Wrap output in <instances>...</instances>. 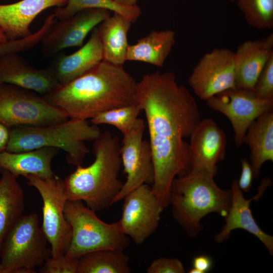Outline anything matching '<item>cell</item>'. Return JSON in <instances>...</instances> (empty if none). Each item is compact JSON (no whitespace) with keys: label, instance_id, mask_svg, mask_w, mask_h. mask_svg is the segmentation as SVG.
Wrapping results in <instances>:
<instances>
[{"label":"cell","instance_id":"cell-22","mask_svg":"<svg viewBox=\"0 0 273 273\" xmlns=\"http://www.w3.org/2000/svg\"><path fill=\"white\" fill-rule=\"evenodd\" d=\"M244 143L250 150L254 178L260 175L262 165L273 161V109L257 117L248 127Z\"/></svg>","mask_w":273,"mask_h":273},{"label":"cell","instance_id":"cell-25","mask_svg":"<svg viewBox=\"0 0 273 273\" xmlns=\"http://www.w3.org/2000/svg\"><path fill=\"white\" fill-rule=\"evenodd\" d=\"M175 33L170 29L152 30L135 44L128 45L126 60L140 61L162 67L175 43Z\"/></svg>","mask_w":273,"mask_h":273},{"label":"cell","instance_id":"cell-6","mask_svg":"<svg viewBox=\"0 0 273 273\" xmlns=\"http://www.w3.org/2000/svg\"><path fill=\"white\" fill-rule=\"evenodd\" d=\"M95 212L81 200H67L64 215L71 227L72 234L66 256L79 258L98 250H124L128 246L129 238L121 232L118 222L106 223Z\"/></svg>","mask_w":273,"mask_h":273},{"label":"cell","instance_id":"cell-11","mask_svg":"<svg viewBox=\"0 0 273 273\" xmlns=\"http://www.w3.org/2000/svg\"><path fill=\"white\" fill-rule=\"evenodd\" d=\"M122 216L117 221L121 232L140 245L158 228L164 209L149 185L143 184L123 199Z\"/></svg>","mask_w":273,"mask_h":273},{"label":"cell","instance_id":"cell-4","mask_svg":"<svg viewBox=\"0 0 273 273\" xmlns=\"http://www.w3.org/2000/svg\"><path fill=\"white\" fill-rule=\"evenodd\" d=\"M213 175L189 171L174 178L170 189L169 205L174 218L192 237L202 229L201 219L212 212L225 217L231 203V190L220 189Z\"/></svg>","mask_w":273,"mask_h":273},{"label":"cell","instance_id":"cell-30","mask_svg":"<svg viewBox=\"0 0 273 273\" xmlns=\"http://www.w3.org/2000/svg\"><path fill=\"white\" fill-rule=\"evenodd\" d=\"M50 28V24L44 22L34 33L26 38L0 42V57L10 53H19L32 49L40 43Z\"/></svg>","mask_w":273,"mask_h":273},{"label":"cell","instance_id":"cell-38","mask_svg":"<svg viewBox=\"0 0 273 273\" xmlns=\"http://www.w3.org/2000/svg\"><path fill=\"white\" fill-rule=\"evenodd\" d=\"M8 39L5 34L4 31L0 27V42H4L8 41Z\"/></svg>","mask_w":273,"mask_h":273},{"label":"cell","instance_id":"cell-33","mask_svg":"<svg viewBox=\"0 0 273 273\" xmlns=\"http://www.w3.org/2000/svg\"><path fill=\"white\" fill-rule=\"evenodd\" d=\"M147 273H184L181 262L176 258L160 257L155 259L148 266Z\"/></svg>","mask_w":273,"mask_h":273},{"label":"cell","instance_id":"cell-1","mask_svg":"<svg viewBox=\"0 0 273 273\" xmlns=\"http://www.w3.org/2000/svg\"><path fill=\"white\" fill-rule=\"evenodd\" d=\"M135 102L144 111L154 166L152 189L164 209L174 178L190 169V136L200 122L193 96L172 72L144 75L137 83Z\"/></svg>","mask_w":273,"mask_h":273},{"label":"cell","instance_id":"cell-23","mask_svg":"<svg viewBox=\"0 0 273 273\" xmlns=\"http://www.w3.org/2000/svg\"><path fill=\"white\" fill-rule=\"evenodd\" d=\"M132 23L126 17L113 13L98 26L103 48V61L123 66L128 43L127 34Z\"/></svg>","mask_w":273,"mask_h":273},{"label":"cell","instance_id":"cell-3","mask_svg":"<svg viewBox=\"0 0 273 273\" xmlns=\"http://www.w3.org/2000/svg\"><path fill=\"white\" fill-rule=\"evenodd\" d=\"M93 141L94 162L77 166L64 182L68 200L83 201L97 212L113 204L123 184L119 179L122 162L118 138L105 130Z\"/></svg>","mask_w":273,"mask_h":273},{"label":"cell","instance_id":"cell-10","mask_svg":"<svg viewBox=\"0 0 273 273\" xmlns=\"http://www.w3.org/2000/svg\"><path fill=\"white\" fill-rule=\"evenodd\" d=\"M206 101L210 108L229 119L237 148L244 143V136L251 123L262 114L273 109V100L261 99L253 90L237 87L225 90Z\"/></svg>","mask_w":273,"mask_h":273},{"label":"cell","instance_id":"cell-20","mask_svg":"<svg viewBox=\"0 0 273 273\" xmlns=\"http://www.w3.org/2000/svg\"><path fill=\"white\" fill-rule=\"evenodd\" d=\"M103 58L102 45L97 26L85 44L73 54L57 56L50 67L59 83L64 84L91 70Z\"/></svg>","mask_w":273,"mask_h":273},{"label":"cell","instance_id":"cell-26","mask_svg":"<svg viewBox=\"0 0 273 273\" xmlns=\"http://www.w3.org/2000/svg\"><path fill=\"white\" fill-rule=\"evenodd\" d=\"M129 261L123 250H98L79 257L77 273H129Z\"/></svg>","mask_w":273,"mask_h":273},{"label":"cell","instance_id":"cell-5","mask_svg":"<svg viewBox=\"0 0 273 273\" xmlns=\"http://www.w3.org/2000/svg\"><path fill=\"white\" fill-rule=\"evenodd\" d=\"M101 132L98 125L87 120L73 118L47 126H16L10 129L5 151L18 153L53 147L63 150L67 162L77 167L89 152L84 142L94 141Z\"/></svg>","mask_w":273,"mask_h":273},{"label":"cell","instance_id":"cell-16","mask_svg":"<svg viewBox=\"0 0 273 273\" xmlns=\"http://www.w3.org/2000/svg\"><path fill=\"white\" fill-rule=\"evenodd\" d=\"M270 184L268 178H265L259 188L258 193L250 199L245 198L239 188L237 179H234L231 185V203L227 215L224 217L225 223L220 231L214 236L217 243H222L228 239L231 232L236 229L244 230L253 235L264 245L270 255H273V237L264 232L255 221L250 209L252 200L259 199Z\"/></svg>","mask_w":273,"mask_h":273},{"label":"cell","instance_id":"cell-19","mask_svg":"<svg viewBox=\"0 0 273 273\" xmlns=\"http://www.w3.org/2000/svg\"><path fill=\"white\" fill-rule=\"evenodd\" d=\"M68 0H21L0 5V27L8 40L26 38L32 33L29 26L42 11L52 7H62Z\"/></svg>","mask_w":273,"mask_h":273},{"label":"cell","instance_id":"cell-17","mask_svg":"<svg viewBox=\"0 0 273 273\" xmlns=\"http://www.w3.org/2000/svg\"><path fill=\"white\" fill-rule=\"evenodd\" d=\"M0 83L13 84L42 96L60 85L50 67L34 68L18 53L0 57Z\"/></svg>","mask_w":273,"mask_h":273},{"label":"cell","instance_id":"cell-36","mask_svg":"<svg viewBox=\"0 0 273 273\" xmlns=\"http://www.w3.org/2000/svg\"><path fill=\"white\" fill-rule=\"evenodd\" d=\"M10 129L0 123V153L6 150L9 138Z\"/></svg>","mask_w":273,"mask_h":273},{"label":"cell","instance_id":"cell-35","mask_svg":"<svg viewBox=\"0 0 273 273\" xmlns=\"http://www.w3.org/2000/svg\"><path fill=\"white\" fill-rule=\"evenodd\" d=\"M212 265V259L206 255L195 256L192 262V267L198 270L200 273H205L210 270Z\"/></svg>","mask_w":273,"mask_h":273},{"label":"cell","instance_id":"cell-31","mask_svg":"<svg viewBox=\"0 0 273 273\" xmlns=\"http://www.w3.org/2000/svg\"><path fill=\"white\" fill-rule=\"evenodd\" d=\"M253 91L259 99L273 100V54L263 68Z\"/></svg>","mask_w":273,"mask_h":273},{"label":"cell","instance_id":"cell-7","mask_svg":"<svg viewBox=\"0 0 273 273\" xmlns=\"http://www.w3.org/2000/svg\"><path fill=\"white\" fill-rule=\"evenodd\" d=\"M36 213L23 215L5 237L0 250L5 273H34L52 256Z\"/></svg>","mask_w":273,"mask_h":273},{"label":"cell","instance_id":"cell-13","mask_svg":"<svg viewBox=\"0 0 273 273\" xmlns=\"http://www.w3.org/2000/svg\"><path fill=\"white\" fill-rule=\"evenodd\" d=\"M188 82L195 95L205 101L236 87L235 52L217 48L207 53L194 68Z\"/></svg>","mask_w":273,"mask_h":273},{"label":"cell","instance_id":"cell-29","mask_svg":"<svg viewBox=\"0 0 273 273\" xmlns=\"http://www.w3.org/2000/svg\"><path fill=\"white\" fill-rule=\"evenodd\" d=\"M247 23L259 30L273 27V0H236Z\"/></svg>","mask_w":273,"mask_h":273},{"label":"cell","instance_id":"cell-18","mask_svg":"<svg viewBox=\"0 0 273 273\" xmlns=\"http://www.w3.org/2000/svg\"><path fill=\"white\" fill-rule=\"evenodd\" d=\"M272 54V33L239 46L235 52L236 87L253 90L260 73Z\"/></svg>","mask_w":273,"mask_h":273},{"label":"cell","instance_id":"cell-9","mask_svg":"<svg viewBox=\"0 0 273 273\" xmlns=\"http://www.w3.org/2000/svg\"><path fill=\"white\" fill-rule=\"evenodd\" d=\"M24 177L27 180V185L35 188L41 197V229L51 245L52 257L65 255L70 243L72 230L64 215L65 205L68 200L64 180L56 175L49 178L33 175Z\"/></svg>","mask_w":273,"mask_h":273},{"label":"cell","instance_id":"cell-34","mask_svg":"<svg viewBox=\"0 0 273 273\" xmlns=\"http://www.w3.org/2000/svg\"><path fill=\"white\" fill-rule=\"evenodd\" d=\"M241 172L237 183L242 192H248L251 188L254 174L250 161L246 158L241 159Z\"/></svg>","mask_w":273,"mask_h":273},{"label":"cell","instance_id":"cell-2","mask_svg":"<svg viewBox=\"0 0 273 273\" xmlns=\"http://www.w3.org/2000/svg\"><path fill=\"white\" fill-rule=\"evenodd\" d=\"M137 83L123 66L102 61L43 97L69 118L87 120L106 111L135 103Z\"/></svg>","mask_w":273,"mask_h":273},{"label":"cell","instance_id":"cell-27","mask_svg":"<svg viewBox=\"0 0 273 273\" xmlns=\"http://www.w3.org/2000/svg\"><path fill=\"white\" fill-rule=\"evenodd\" d=\"M88 9H102L113 11L126 17L132 23L135 22L141 15V9L137 5L126 6L114 0H68L65 6L57 8L53 14L57 20L63 21Z\"/></svg>","mask_w":273,"mask_h":273},{"label":"cell","instance_id":"cell-21","mask_svg":"<svg viewBox=\"0 0 273 273\" xmlns=\"http://www.w3.org/2000/svg\"><path fill=\"white\" fill-rule=\"evenodd\" d=\"M58 152L59 149L48 147L18 153L4 151L0 153V168L17 177L33 175L41 178H51L56 175L51 163Z\"/></svg>","mask_w":273,"mask_h":273},{"label":"cell","instance_id":"cell-14","mask_svg":"<svg viewBox=\"0 0 273 273\" xmlns=\"http://www.w3.org/2000/svg\"><path fill=\"white\" fill-rule=\"evenodd\" d=\"M109 10L88 9L63 21H56L42 39L41 51L51 57L65 49L81 47L86 36L110 15Z\"/></svg>","mask_w":273,"mask_h":273},{"label":"cell","instance_id":"cell-8","mask_svg":"<svg viewBox=\"0 0 273 273\" xmlns=\"http://www.w3.org/2000/svg\"><path fill=\"white\" fill-rule=\"evenodd\" d=\"M68 118L42 96L13 84L0 83V123L7 127L47 126L64 122Z\"/></svg>","mask_w":273,"mask_h":273},{"label":"cell","instance_id":"cell-12","mask_svg":"<svg viewBox=\"0 0 273 273\" xmlns=\"http://www.w3.org/2000/svg\"><path fill=\"white\" fill-rule=\"evenodd\" d=\"M145 127L144 120L139 118L132 129L123 135L120 155L126 180L113 204L123 200L140 186L154 183L155 171L151 148L149 142L143 139Z\"/></svg>","mask_w":273,"mask_h":273},{"label":"cell","instance_id":"cell-28","mask_svg":"<svg viewBox=\"0 0 273 273\" xmlns=\"http://www.w3.org/2000/svg\"><path fill=\"white\" fill-rule=\"evenodd\" d=\"M141 111V107L135 103L99 113L90 119V123L96 125L108 124L114 126L123 135L133 127Z\"/></svg>","mask_w":273,"mask_h":273},{"label":"cell","instance_id":"cell-32","mask_svg":"<svg viewBox=\"0 0 273 273\" xmlns=\"http://www.w3.org/2000/svg\"><path fill=\"white\" fill-rule=\"evenodd\" d=\"M79 258L61 255L51 256L39 269L40 273H77Z\"/></svg>","mask_w":273,"mask_h":273},{"label":"cell","instance_id":"cell-37","mask_svg":"<svg viewBox=\"0 0 273 273\" xmlns=\"http://www.w3.org/2000/svg\"><path fill=\"white\" fill-rule=\"evenodd\" d=\"M118 3L126 6H133L136 5L138 0H114Z\"/></svg>","mask_w":273,"mask_h":273},{"label":"cell","instance_id":"cell-40","mask_svg":"<svg viewBox=\"0 0 273 273\" xmlns=\"http://www.w3.org/2000/svg\"><path fill=\"white\" fill-rule=\"evenodd\" d=\"M230 1H231L232 2H233V1H236V0H230Z\"/></svg>","mask_w":273,"mask_h":273},{"label":"cell","instance_id":"cell-39","mask_svg":"<svg viewBox=\"0 0 273 273\" xmlns=\"http://www.w3.org/2000/svg\"><path fill=\"white\" fill-rule=\"evenodd\" d=\"M0 273H5L4 269L0 263Z\"/></svg>","mask_w":273,"mask_h":273},{"label":"cell","instance_id":"cell-24","mask_svg":"<svg viewBox=\"0 0 273 273\" xmlns=\"http://www.w3.org/2000/svg\"><path fill=\"white\" fill-rule=\"evenodd\" d=\"M0 250L12 228L23 215L24 195L16 176L0 168Z\"/></svg>","mask_w":273,"mask_h":273},{"label":"cell","instance_id":"cell-15","mask_svg":"<svg viewBox=\"0 0 273 273\" xmlns=\"http://www.w3.org/2000/svg\"><path fill=\"white\" fill-rule=\"evenodd\" d=\"M190 138L189 171L214 176L217 164L225 154L227 141L224 131L212 119H205L200 121Z\"/></svg>","mask_w":273,"mask_h":273}]
</instances>
